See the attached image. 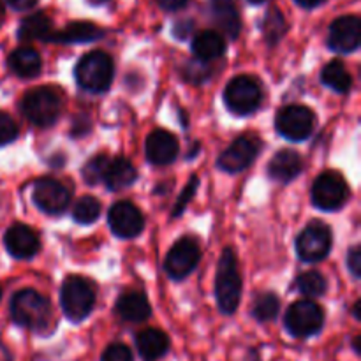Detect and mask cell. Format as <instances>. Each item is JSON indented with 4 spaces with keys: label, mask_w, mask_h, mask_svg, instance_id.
<instances>
[{
    "label": "cell",
    "mask_w": 361,
    "mask_h": 361,
    "mask_svg": "<svg viewBox=\"0 0 361 361\" xmlns=\"http://www.w3.org/2000/svg\"><path fill=\"white\" fill-rule=\"evenodd\" d=\"M349 197V189L342 175L335 171H326L316 178L312 185V203L319 210L335 212L345 204Z\"/></svg>",
    "instance_id": "obj_9"
},
{
    "label": "cell",
    "mask_w": 361,
    "mask_h": 361,
    "mask_svg": "<svg viewBox=\"0 0 361 361\" xmlns=\"http://www.w3.org/2000/svg\"><path fill=\"white\" fill-rule=\"evenodd\" d=\"M0 296H2V289H0Z\"/></svg>",
    "instance_id": "obj_47"
},
{
    "label": "cell",
    "mask_w": 361,
    "mask_h": 361,
    "mask_svg": "<svg viewBox=\"0 0 361 361\" xmlns=\"http://www.w3.org/2000/svg\"><path fill=\"white\" fill-rule=\"evenodd\" d=\"M250 4H254V6H259V4H264L267 0H249Z\"/></svg>",
    "instance_id": "obj_44"
},
{
    "label": "cell",
    "mask_w": 361,
    "mask_h": 361,
    "mask_svg": "<svg viewBox=\"0 0 361 361\" xmlns=\"http://www.w3.org/2000/svg\"><path fill=\"white\" fill-rule=\"evenodd\" d=\"M62 95L49 87H37L28 90L21 99V113L30 123L37 127H49L62 113Z\"/></svg>",
    "instance_id": "obj_3"
},
{
    "label": "cell",
    "mask_w": 361,
    "mask_h": 361,
    "mask_svg": "<svg viewBox=\"0 0 361 361\" xmlns=\"http://www.w3.org/2000/svg\"><path fill=\"white\" fill-rule=\"evenodd\" d=\"M101 201L94 196H83L76 204H74L73 217L78 224H92L101 215Z\"/></svg>",
    "instance_id": "obj_31"
},
{
    "label": "cell",
    "mask_w": 361,
    "mask_h": 361,
    "mask_svg": "<svg viewBox=\"0 0 361 361\" xmlns=\"http://www.w3.org/2000/svg\"><path fill=\"white\" fill-rule=\"evenodd\" d=\"M212 13H214L215 23L228 37H238L242 21H240V13L236 9L235 0H212Z\"/></svg>",
    "instance_id": "obj_22"
},
{
    "label": "cell",
    "mask_w": 361,
    "mask_h": 361,
    "mask_svg": "<svg viewBox=\"0 0 361 361\" xmlns=\"http://www.w3.org/2000/svg\"><path fill=\"white\" fill-rule=\"evenodd\" d=\"M303 171V161L298 152L281 150L271 157L268 164V175L271 180L281 183H289Z\"/></svg>",
    "instance_id": "obj_18"
},
{
    "label": "cell",
    "mask_w": 361,
    "mask_h": 361,
    "mask_svg": "<svg viewBox=\"0 0 361 361\" xmlns=\"http://www.w3.org/2000/svg\"><path fill=\"white\" fill-rule=\"evenodd\" d=\"M215 298L222 314H235L242 298V277L238 270V259L233 249H224L217 267L215 277Z\"/></svg>",
    "instance_id": "obj_2"
},
{
    "label": "cell",
    "mask_w": 361,
    "mask_h": 361,
    "mask_svg": "<svg viewBox=\"0 0 361 361\" xmlns=\"http://www.w3.org/2000/svg\"><path fill=\"white\" fill-rule=\"evenodd\" d=\"M145 152L150 164L168 166L178 157V140L169 130L155 129L148 134Z\"/></svg>",
    "instance_id": "obj_16"
},
{
    "label": "cell",
    "mask_w": 361,
    "mask_h": 361,
    "mask_svg": "<svg viewBox=\"0 0 361 361\" xmlns=\"http://www.w3.org/2000/svg\"><path fill=\"white\" fill-rule=\"evenodd\" d=\"M51 32L53 30L49 18L46 16L44 13H35L21 21L20 28H18V37H20L21 41H35V39L48 41Z\"/></svg>",
    "instance_id": "obj_26"
},
{
    "label": "cell",
    "mask_w": 361,
    "mask_h": 361,
    "mask_svg": "<svg viewBox=\"0 0 361 361\" xmlns=\"http://www.w3.org/2000/svg\"><path fill=\"white\" fill-rule=\"evenodd\" d=\"M104 35V30L99 28L97 25L90 23V21H74L69 23L66 28L59 32H51L48 41L51 42H92L97 41Z\"/></svg>",
    "instance_id": "obj_21"
},
{
    "label": "cell",
    "mask_w": 361,
    "mask_h": 361,
    "mask_svg": "<svg viewBox=\"0 0 361 361\" xmlns=\"http://www.w3.org/2000/svg\"><path fill=\"white\" fill-rule=\"evenodd\" d=\"M321 81L337 94H348L353 87V78L341 60H331L321 73Z\"/></svg>",
    "instance_id": "obj_27"
},
{
    "label": "cell",
    "mask_w": 361,
    "mask_h": 361,
    "mask_svg": "<svg viewBox=\"0 0 361 361\" xmlns=\"http://www.w3.org/2000/svg\"><path fill=\"white\" fill-rule=\"evenodd\" d=\"M92 4H104V2H108V0H90Z\"/></svg>",
    "instance_id": "obj_45"
},
{
    "label": "cell",
    "mask_w": 361,
    "mask_h": 361,
    "mask_svg": "<svg viewBox=\"0 0 361 361\" xmlns=\"http://www.w3.org/2000/svg\"><path fill=\"white\" fill-rule=\"evenodd\" d=\"M200 257L201 250L196 240L190 238V236H183L169 249L168 256H166V274L171 279H175V281H182V279L189 277L196 270Z\"/></svg>",
    "instance_id": "obj_11"
},
{
    "label": "cell",
    "mask_w": 361,
    "mask_h": 361,
    "mask_svg": "<svg viewBox=\"0 0 361 361\" xmlns=\"http://www.w3.org/2000/svg\"><path fill=\"white\" fill-rule=\"evenodd\" d=\"M361 41V21L358 16H341L330 25L328 46L337 53H351L358 49Z\"/></svg>",
    "instance_id": "obj_15"
},
{
    "label": "cell",
    "mask_w": 361,
    "mask_h": 361,
    "mask_svg": "<svg viewBox=\"0 0 361 361\" xmlns=\"http://www.w3.org/2000/svg\"><path fill=\"white\" fill-rule=\"evenodd\" d=\"M196 189H197V176H192V178H190V182H189V185L185 187V190L182 192V196L178 197V203H176L173 215L182 214L183 208H185V204L189 203V200L194 196V192H196Z\"/></svg>",
    "instance_id": "obj_36"
},
{
    "label": "cell",
    "mask_w": 361,
    "mask_h": 361,
    "mask_svg": "<svg viewBox=\"0 0 361 361\" xmlns=\"http://www.w3.org/2000/svg\"><path fill=\"white\" fill-rule=\"evenodd\" d=\"M34 203L39 210L49 215H59L66 212L71 203V192L62 182L51 176H42L34 185Z\"/></svg>",
    "instance_id": "obj_12"
},
{
    "label": "cell",
    "mask_w": 361,
    "mask_h": 361,
    "mask_svg": "<svg viewBox=\"0 0 361 361\" xmlns=\"http://www.w3.org/2000/svg\"><path fill=\"white\" fill-rule=\"evenodd\" d=\"M226 41L219 32L203 30L192 39V53L201 62H210L224 55Z\"/></svg>",
    "instance_id": "obj_24"
},
{
    "label": "cell",
    "mask_w": 361,
    "mask_h": 361,
    "mask_svg": "<svg viewBox=\"0 0 361 361\" xmlns=\"http://www.w3.org/2000/svg\"><path fill=\"white\" fill-rule=\"evenodd\" d=\"M157 2L159 6L166 11H178L182 9V7H185V4L189 2V0H157Z\"/></svg>",
    "instance_id": "obj_39"
},
{
    "label": "cell",
    "mask_w": 361,
    "mask_h": 361,
    "mask_svg": "<svg viewBox=\"0 0 361 361\" xmlns=\"http://www.w3.org/2000/svg\"><path fill=\"white\" fill-rule=\"evenodd\" d=\"M316 116L312 109L302 104L286 106L279 111L275 118V127L279 134L289 141H303L312 134Z\"/></svg>",
    "instance_id": "obj_8"
},
{
    "label": "cell",
    "mask_w": 361,
    "mask_h": 361,
    "mask_svg": "<svg viewBox=\"0 0 361 361\" xmlns=\"http://www.w3.org/2000/svg\"><path fill=\"white\" fill-rule=\"evenodd\" d=\"M18 137V126L7 113L0 111V147L13 143Z\"/></svg>",
    "instance_id": "obj_35"
},
{
    "label": "cell",
    "mask_w": 361,
    "mask_h": 361,
    "mask_svg": "<svg viewBox=\"0 0 361 361\" xmlns=\"http://www.w3.org/2000/svg\"><path fill=\"white\" fill-rule=\"evenodd\" d=\"M259 141L254 136H242L233 141L219 157L217 166L226 173H240L249 168L259 154Z\"/></svg>",
    "instance_id": "obj_13"
},
{
    "label": "cell",
    "mask_w": 361,
    "mask_h": 361,
    "mask_svg": "<svg viewBox=\"0 0 361 361\" xmlns=\"http://www.w3.org/2000/svg\"><path fill=\"white\" fill-rule=\"evenodd\" d=\"M115 74V66L113 59L104 51H90L83 55V59L78 62L74 76H76L78 85L88 92L102 94L109 90Z\"/></svg>",
    "instance_id": "obj_4"
},
{
    "label": "cell",
    "mask_w": 361,
    "mask_h": 361,
    "mask_svg": "<svg viewBox=\"0 0 361 361\" xmlns=\"http://www.w3.org/2000/svg\"><path fill=\"white\" fill-rule=\"evenodd\" d=\"M7 4L16 11H27L32 9L37 4V0H7Z\"/></svg>",
    "instance_id": "obj_40"
},
{
    "label": "cell",
    "mask_w": 361,
    "mask_h": 361,
    "mask_svg": "<svg viewBox=\"0 0 361 361\" xmlns=\"http://www.w3.org/2000/svg\"><path fill=\"white\" fill-rule=\"evenodd\" d=\"M348 267L351 270L353 277H361V249L360 247H353L348 254Z\"/></svg>",
    "instance_id": "obj_37"
},
{
    "label": "cell",
    "mask_w": 361,
    "mask_h": 361,
    "mask_svg": "<svg viewBox=\"0 0 361 361\" xmlns=\"http://www.w3.org/2000/svg\"><path fill=\"white\" fill-rule=\"evenodd\" d=\"M109 228L118 238H136L145 228V219L140 208L130 201H118L111 207L108 215Z\"/></svg>",
    "instance_id": "obj_14"
},
{
    "label": "cell",
    "mask_w": 361,
    "mask_h": 361,
    "mask_svg": "<svg viewBox=\"0 0 361 361\" xmlns=\"http://www.w3.org/2000/svg\"><path fill=\"white\" fill-rule=\"evenodd\" d=\"M296 288H298V291L302 295L309 296V298H317V296H323L326 293L328 284L323 274L312 270L300 275L298 281H296Z\"/></svg>",
    "instance_id": "obj_30"
},
{
    "label": "cell",
    "mask_w": 361,
    "mask_h": 361,
    "mask_svg": "<svg viewBox=\"0 0 361 361\" xmlns=\"http://www.w3.org/2000/svg\"><path fill=\"white\" fill-rule=\"evenodd\" d=\"M0 16H2V4H0Z\"/></svg>",
    "instance_id": "obj_46"
},
{
    "label": "cell",
    "mask_w": 361,
    "mask_h": 361,
    "mask_svg": "<svg viewBox=\"0 0 361 361\" xmlns=\"http://www.w3.org/2000/svg\"><path fill=\"white\" fill-rule=\"evenodd\" d=\"M169 337L159 328H147L136 335V349L145 361L164 358L169 351Z\"/></svg>",
    "instance_id": "obj_19"
},
{
    "label": "cell",
    "mask_w": 361,
    "mask_h": 361,
    "mask_svg": "<svg viewBox=\"0 0 361 361\" xmlns=\"http://www.w3.org/2000/svg\"><path fill=\"white\" fill-rule=\"evenodd\" d=\"M331 249V231L324 222L314 221L296 238V252L307 263L324 259Z\"/></svg>",
    "instance_id": "obj_10"
},
{
    "label": "cell",
    "mask_w": 361,
    "mask_h": 361,
    "mask_svg": "<svg viewBox=\"0 0 361 361\" xmlns=\"http://www.w3.org/2000/svg\"><path fill=\"white\" fill-rule=\"evenodd\" d=\"M60 303L66 317L73 323L87 319L95 305V289L85 277H67L60 289Z\"/></svg>",
    "instance_id": "obj_5"
},
{
    "label": "cell",
    "mask_w": 361,
    "mask_h": 361,
    "mask_svg": "<svg viewBox=\"0 0 361 361\" xmlns=\"http://www.w3.org/2000/svg\"><path fill=\"white\" fill-rule=\"evenodd\" d=\"M263 101V90L256 78L240 74L233 78L224 90V102L235 115H250Z\"/></svg>",
    "instance_id": "obj_6"
},
{
    "label": "cell",
    "mask_w": 361,
    "mask_h": 361,
    "mask_svg": "<svg viewBox=\"0 0 361 361\" xmlns=\"http://www.w3.org/2000/svg\"><path fill=\"white\" fill-rule=\"evenodd\" d=\"M286 330L296 338H309L319 334L324 324V312L310 300H298L288 309L284 317Z\"/></svg>",
    "instance_id": "obj_7"
},
{
    "label": "cell",
    "mask_w": 361,
    "mask_h": 361,
    "mask_svg": "<svg viewBox=\"0 0 361 361\" xmlns=\"http://www.w3.org/2000/svg\"><path fill=\"white\" fill-rule=\"evenodd\" d=\"M109 157L108 155H97V157L90 159L83 168V178L88 185H97V183L104 182L106 169H108Z\"/></svg>",
    "instance_id": "obj_32"
},
{
    "label": "cell",
    "mask_w": 361,
    "mask_h": 361,
    "mask_svg": "<svg viewBox=\"0 0 361 361\" xmlns=\"http://www.w3.org/2000/svg\"><path fill=\"white\" fill-rule=\"evenodd\" d=\"M281 310V300L274 293H263L256 298L252 307V314L259 323H270L279 316Z\"/></svg>",
    "instance_id": "obj_28"
},
{
    "label": "cell",
    "mask_w": 361,
    "mask_h": 361,
    "mask_svg": "<svg viewBox=\"0 0 361 361\" xmlns=\"http://www.w3.org/2000/svg\"><path fill=\"white\" fill-rule=\"evenodd\" d=\"M353 314H355V317L356 319H361V316H360V302H356L355 303V309H353Z\"/></svg>",
    "instance_id": "obj_43"
},
{
    "label": "cell",
    "mask_w": 361,
    "mask_h": 361,
    "mask_svg": "<svg viewBox=\"0 0 361 361\" xmlns=\"http://www.w3.org/2000/svg\"><path fill=\"white\" fill-rule=\"evenodd\" d=\"M11 317L18 326L44 334L51 326V303L35 289H21L11 300Z\"/></svg>",
    "instance_id": "obj_1"
},
{
    "label": "cell",
    "mask_w": 361,
    "mask_h": 361,
    "mask_svg": "<svg viewBox=\"0 0 361 361\" xmlns=\"http://www.w3.org/2000/svg\"><path fill=\"white\" fill-rule=\"evenodd\" d=\"M212 69L208 62H201V60H190L183 67V78L192 85H201L210 78Z\"/></svg>",
    "instance_id": "obj_33"
},
{
    "label": "cell",
    "mask_w": 361,
    "mask_h": 361,
    "mask_svg": "<svg viewBox=\"0 0 361 361\" xmlns=\"http://www.w3.org/2000/svg\"><path fill=\"white\" fill-rule=\"evenodd\" d=\"M136 168H134L133 162L126 157H115L109 159L108 169H106L104 175V183L108 189L111 190H120L126 189V187L133 185L136 182Z\"/></svg>",
    "instance_id": "obj_23"
},
{
    "label": "cell",
    "mask_w": 361,
    "mask_h": 361,
    "mask_svg": "<svg viewBox=\"0 0 361 361\" xmlns=\"http://www.w3.org/2000/svg\"><path fill=\"white\" fill-rule=\"evenodd\" d=\"M286 30H288V23H286L284 14H282L279 9L268 11L267 18H264L263 21V34L268 44L270 46L277 44V42L282 39V35L286 34Z\"/></svg>",
    "instance_id": "obj_29"
},
{
    "label": "cell",
    "mask_w": 361,
    "mask_h": 361,
    "mask_svg": "<svg viewBox=\"0 0 361 361\" xmlns=\"http://www.w3.org/2000/svg\"><path fill=\"white\" fill-rule=\"evenodd\" d=\"M353 349H355L356 355H360L361 349H360V337H355V341H353Z\"/></svg>",
    "instance_id": "obj_42"
},
{
    "label": "cell",
    "mask_w": 361,
    "mask_h": 361,
    "mask_svg": "<svg viewBox=\"0 0 361 361\" xmlns=\"http://www.w3.org/2000/svg\"><path fill=\"white\" fill-rule=\"evenodd\" d=\"M41 55L30 46L16 48L9 55V69L20 78H35L41 73Z\"/></svg>",
    "instance_id": "obj_25"
},
{
    "label": "cell",
    "mask_w": 361,
    "mask_h": 361,
    "mask_svg": "<svg viewBox=\"0 0 361 361\" xmlns=\"http://www.w3.org/2000/svg\"><path fill=\"white\" fill-rule=\"evenodd\" d=\"M192 30H194L192 21L182 20L175 25V28H173V34H175V37H178V39H187L190 34H192Z\"/></svg>",
    "instance_id": "obj_38"
},
{
    "label": "cell",
    "mask_w": 361,
    "mask_h": 361,
    "mask_svg": "<svg viewBox=\"0 0 361 361\" xmlns=\"http://www.w3.org/2000/svg\"><path fill=\"white\" fill-rule=\"evenodd\" d=\"M7 252L11 254L16 259H30L41 249V242H39V236L35 235L34 229H30L25 224H14L7 229L6 238Z\"/></svg>",
    "instance_id": "obj_17"
},
{
    "label": "cell",
    "mask_w": 361,
    "mask_h": 361,
    "mask_svg": "<svg viewBox=\"0 0 361 361\" xmlns=\"http://www.w3.org/2000/svg\"><path fill=\"white\" fill-rule=\"evenodd\" d=\"M115 310L127 323H143L152 314V307L148 303L147 296L136 291L126 293V295L120 296L116 300Z\"/></svg>",
    "instance_id": "obj_20"
},
{
    "label": "cell",
    "mask_w": 361,
    "mask_h": 361,
    "mask_svg": "<svg viewBox=\"0 0 361 361\" xmlns=\"http://www.w3.org/2000/svg\"><path fill=\"white\" fill-rule=\"evenodd\" d=\"M101 361H134V355L126 344L113 342L102 351Z\"/></svg>",
    "instance_id": "obj_34"
},
{
    "label": "cell",
    "mask_w": 361,
    "mask_h": 361,
    "mask_svg": "<svg viewBox=\"0 0 361 361\" xmlns=\"http://www.w3.org/2000/svg\"><path fill=\"white\" fill-rule=\"evenodd\" d=\"M296 2H298L302 7H307V9H312V7L321 6V4H323L324 0H296Z\"/></svg>",
    "instance_id": "obj_41"
}]
</instances>
